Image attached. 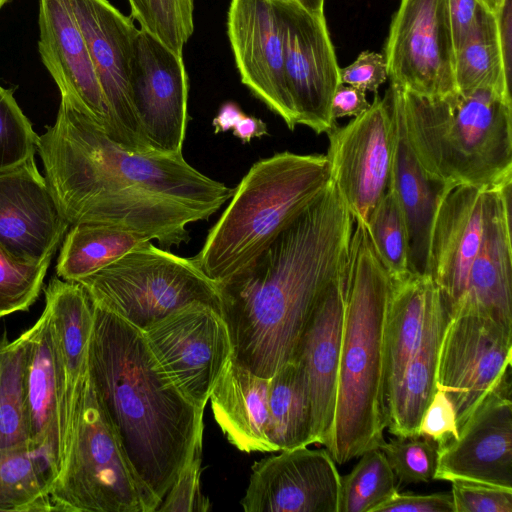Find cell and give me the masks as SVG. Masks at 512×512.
Listing matches in <instances>:
<instances>
[{"label":"cell","mask_w":512,"mask_h":512,"mask_svg":"<svg viewBox=\"0 0 512 512\" xmlns=\"http://www.w3.org/2000/svg\"><path fill=\"white\" fill-rule=\"evenodd\" d=\"M37 152L70 226L114 225L166 250L188 242L187 225L209 219L234 192L193 168L183 154L121 147L64 98L54 124L38 136Z\"/></svg>","instance_id":"1"},{"label":"cell","mask_w":512,"mask_h":512,"mask_svg":"<svg viewBox=\"0 0 512 512\" xmlns=\"http://www.w3.org/2000/svg\"><path fill=\"white\" fill-rule=\"evenodd\" d=\"M354 223L331 180L250 263L217 284L236 363L271 378L292 361L319 299L348 264Z\"/></svg>","instance_id":"2"},{"label":"cell","mask_w":512,"mask_h":512,"mask_svg":"<svg viewBox=\"0 0 512 512\" xmlns=\"http://www.w3.org/2000/svg\"><path fill=\"white\" fill-rule=\"evenodd\" d=\"M94 306L88 376L128 464L146 512H155L203 439L204 409L185 398L144 334Z\"/></svg>","instance_id":"3"},{"label":"cell","mask_w":512,"mask_h":512,"mask_svg":"<svg viewBox=\"0 0 512 512\" xmlns=\"http://www.w3.org/2000/svg\"><path fill=\"white\" fill-rule=\"evenodd\" d=\"M392 280L365 225L355 220L334 422L326 450L337 464L379 448L387 428V318Z\"/></svg>","instance_id":"4"},{"label":"cell","mask_w":512,"mask_h":512,"mask_svg":"<svg viewBox=\"0 0 512 512\" xmlns=\"http://www.w3.org/2000/svg\"><path fill=\"white\" fill-rule=\"evenodd\" d=\"M421 166L449 185L494 188L512 182V101L491 89L428 98L387 89Z\"/></svg>","instance_id":"5"},{"label":"cell","mask_w":512,"mask_h":512,"mask_svg":"<svg viewBox=\"0 0 512 512\" xmlns=\"http://www.w3.org/2000/svg\"><path fill=\"white\" fill-rule=\"evenodd\" d=\"M331 182L324 154L276 153L255 162L192 257L220 283L250 263Z\"/></svg>","instance_id":"6"},{"label":"cell","mask_w":512,"mask_h":512,"mask_svg":"<svg viewBox=\"0 0 512 512\" xmlns=\"http://www.w3.org/2000/svg\"><path fill=\"white\" fill-rule=\"evenodd\" d=\"M93 304L141 331L193 302L220 312L217 283L193 258L172 254L145 241L99 271L76 281Z\"/></svg>","instance_id":"7"},{"label":"cell","mask_w":512,"mask_h":512,"mask_svg":"<svg viewBox=\"0 0 512 512\" xmlns=\"http://www.w3.org/2000/svg\"><path fill=\"white\" fill-rule=\"evenodd\" d=\"M49 497L53 511L146 512L138 482L88 373L79 397L74 434Z\"/></svg>","instance_id":"8"},{"label":"cell","mask_w":512,"mask_h":512,"mask_svg":"<svg viewBox=\"0 0 512 512\" xmlns=\"http://www.w3.org/2000/svg\"><path fill=\"white\" fill-rule=\"evenodd\" d=\"M511 356L512 322L477 308L459 306L448 311L436 387L451 400L459 430L510 374Z\"/></svg>","instance_id":"9"},{"label":"cell","mask_w":512,"mask_h":512,"mask_svg":"<svg viewBox=\"0 0 512 512\" xmlns=\"http://www.w3.org/2000/svg\"><path fill=\"white\" fill-rule=\"evenodd\" d=\"M331 180L354 220L363 224L392 185L396 120L388 93L327 133Z\"/></svg>","instance_id":"10"},{"label":"cell","mask_w":512,"mask_h":512,"mask_svg":"<svg viewBox=\"0 0 512 512\" xmlns=\"http://www.w3.org/2000/svg\"><path fill=\"white\" fill-rule=\"evenodd\" d=\"M161 369L190 402L204 409L232 357L221 313L193 302L142 331Z\"/></svg>","instance_id":"11"},{"label":"cell","mask_w":512,"mask_h":512,"mask_svg":"<svg viewBox=\"0 0 512 512\" xmlns=\"http://www.w3.org/2000/svg\"><path fill=\"white\" fill-rule=\"evenodd\" d=\"M383 55L391 84L428 98L456 93L448 0H400Z\"/></svg>","instance_id":"12"},{"label":"cell","mask_w":512,"mask_h":512,"mask_svg":"<svg viewBox=\"0 0 512 512\" xmlns=\"http://www.w3.org/2000/svg\"><path fill=\"white\" fill-rule=\"evenodd\" d=\"M86 41L108 112L106 134L134 152L153 151L141 131L130 89L138 29L108 0H67Z\"/></svg>","instance_id":"13"},{"label":"cell","mask_w":512,"mask_h":512,"mask_svg":"<svg viewBox=\"0 0 512 512\" xmlns=\"http://www.w3.org/2000/svg\"><path fill=\"white\" fill-rule=\"evenodd\" d=\"M284 32V75L297 124L316 134L335 126L330 115L340 82V67L324 14H313L295 1L278 0Z\"/></svg>","instance_id":"14"},{"label":"cell","mask_w":512,"mask_h":512,"mask_svg":"<svg viewBox=\"0 0 512 512\" xmlns=\"http://www.w3.org/2000/svg\"><path fill=\"white\" fill-rule=\"evenodd\" d=\"M130 89L141 131L150 148L163 154H182L189 91L182 55L138 29Z\"/></svg>","instance_id":"15"},{"label":"cell","mask_w":512,"mask_h":512,"mask_svg":"<svg viewBox=\"0 0 512 512\" xmlns=\"http://www.w3.org/2000/svg\"><path fill=\"white\" fill-rule=\"evenodd\" d=\"M227 33L241 82L294 130L298 124L284 75L279 1L231 0Z\"/></svg>","instance_id":"16"},{"label":"cell","mask_w":512,"mask_h":512,"mask_svg":"<svg viewBox=\"0 0 512 512\" xmlns=\"http://www.w3.org/2000/svg\"><path fill=\"white\" fill-rule=\"evenodd\" d=\"M340 500L335 460L304 446L256 461L240 504L245 512H340Z\"/></svg>","instance_id":"17"},{"label":"cell","mask_w":512,"mask_h":512,"mask_svg":"<svg viewBox=\"0 0 512 512\" xmlns=\"http://www.w3.org/2000/svg\"><path fill=\"white\" fill-rule=\"evenodd\" d=\"M509 376L482 401L460 428L458 438L438 448L434 480L512 488Z\"/></svg>","instance_id":"18"},{"label":"cell","mask_w":512,"mask_h":512,"mask_svg":"<svg viewBox=\"0 0 512 512\" xmlns=\"http://www.w3.org/2000/svg\"><path fill=\"white\" fill-rule=\"evenodd\" d=\"M44 310L48 316L58 369L61 473L74 434L79 397L88 373L94 306L80 283L56 276L45 289Z\"/></svg>","instance_id":"19"},{"label":"cell","mask_w":512,"mask_h":512,"mask_svg":"<svg viewBox=\"0 0 512 512\" xmlns=\"http://www.w3.org/2000/svg\"><path fill=\"white\" fill-rule=\"evenodd\" d=\"M491 189L458 185L450 187L439 202L430 236L428 275L447 310L465 293L471 265L483 242Z\"/></svg>","instance_id":"20"},{"label":"cell","mask_w":512,"mask_h":512,"mask_svg":"<svg viewBox=\"0 0 512 512\" xmlns=\"http://www.w3.org/2000/svg\"><path fill=\"white\" fill-rule=\"evenodd\" d=\"M70 224L31 157L0 172V245L16 258H52Z\"/></svg>","instance_id":"21"},{"label":"cell","mask_w":512,"mask_h":512,"mask_svg":"<svg viewBox=\"0 0 512 512\" xmlns=\"http://www.w3.org/2000/svg\"><path fill=\"white\" fill-rule=\"evenodd\" d=\"M347 266L319 299L292 359L299 365L306 380L315 444L325 448L331 438L335 414Z\"/></svg>","instance_id":"22"},{"label":"cell","mask_w":512,"mask_h":512,"mask_svg":"<svg viewBox=\"0 0 512 512\" xmlns=\"http://www.w3.org/2000/svg\"><path fill=\"white\" fill-rule=\"evenodd\" d=\"M38 50L61 98L106 132L108 112L84 36L67 0H39Z\"/></svg>","instance_id":"23"},{"label":"cell","mask_w":512,"mask_h":512,"mask_svg":"<svg viewBox=\"0 0 512 512\" xmlns=\"http://www.w3.org/2000/svg\"><path fill=\"white\" fill-rule=\"evenodd\" d=\"M511 188L512 182L490 191L483 242L471 265L465 293L452 309L477 308L512 322Z\"/></svg>","instance_id":"24"},{"label":"cell","mask_w":512,"mask_h":512,"mask_svg":"<svg viewBox=\"0 0 512 512\" xmlns=\"http://www.w3.org/2000/svg\"><path fill=\"white\" fill-rule=\"evenodd\" d=\"M396 120L392 188L398 198L408 234L409 269L428 275L429 245L434 217L449 186L432 177L412 151L399 112L388 92Z\"/></svg>","instance_id":"25"},{"label":"cell","mask_w":512,"mask_h":512,"mask_svg":"<svg viewBox=\"0 0 512 512\" xmlns=\"http://www.w3.org/2000/svg\"><path fill=\"white\" fill-rule=\"evenodd\" d=\"M232 357L210 394L214 418L227 440L242 452H276L268 435V387Z\"/></svg>","instance_id":"26"},{"label":"cell","mask_w":512,"mask_h":512,"mask_svg":"<svg viewBox=\"0 0 512 512\" xmlns=\"http://www.w3.org/2000/svg\"><path fill=\"white\" fill-rule=\"evenodd\" d=\"M25 332L28 445L50 462L57 478L61 467L58 436L59 380L45 310Z\"/></svg>","instance_id":"27"},{"label":"cell","mask_w":512,"mask_h":512,"mask_svg":"<svg viewBox=\"0 0 512 512\" xmlns=\"http://www.w3.org/2000/svg\"><path fill=\"white\" fill-rule=\"evenodd\" d=\"M447 318L444 299L435 285L420 344L387 400V428L397 438L418 437L420 420L437 389L438 353Z\"/></svg>","instance_id":"28"},{"label":"cell","mask_w":512,"mask_h":512,"mask_svg":"<svg viewBox=\"0 0 512 512\" xmlns=\"http://www.w3.org/2000/svg\"><path fill=\"white\" fill-rule=\"evenodd\" d=\"M434 286L429 275L411 273L401 280H392L386 333L387 400L420 344Z\"/></svg>","instance_id":"29"},{"label":"cell","mask_w":512,"mask_h":512,"mask_svg":"<svg viewBox=\"0 0 512 512\" xmlns=\"http://www.w3.org/2000/svg\"><path fill=\"white\" fill-rule=\"evenodd\" d=\"M268 415V435L277 451L315 444L308 388L297 363H286L270 378Z\"/></svg>","instance_id":"30"},{"label":"cell","mask_w":512,"mask_h":512,"mask_svg":"<svg viewBox=\"0 0 512 512\" xmlns=\"http://www.w3.org/2000/svg\"><path fill=\"white\" fill-rule=\"evenodd\" d=\"M148 240L140 234L114 225H71L60 250L56 274L65 281H78Z\"/></svg>","instance_id":"31"},{"label":"cell","mask_w":512,"mask_h":512,"mask_svg":"<svg viewBox=\"0 0 512 512\" xmlns=\"http://www.w3.org/2000/svg\"><path fill=\"white\" fill-rule=\"evenodd\" d=\"M454 77L456 90L462 95L491 89L511 97V75L505 68L496 15L486 5L455 53Z\"/></svg>","instance_id":"32"},{"label":"cell","mask_w":512,"mask_h":512,"mask_svg":"<svg viewBox=\"0 0 512 512\" xmlns=\"http://www.w3.org/2000/svg\"><path fill=\"white\" fill-rule=\"evenodd\" d=\"M50 462L28 444L0 449V511L49 512Z\"/></svg>","instance_id":"33"},{"label":"cell","mask_w":512,"mask_h":512,"mask_svg":"<svg viewBox=\"0 0 512 512\" xmlns=\"http://www.w3.org/2000/svg\"><path fill=\"white\" fill-rule=\"evenodd\" d=\"M26 339L0 336V449L28 444Z\"/></svg>","instance_id":"34"},{"label":"cell","mask_w":512,"mask_h":512,"mask_svg":"<svg viewBox=\"0 0 512 512\" xmlns=\"http://www.w3.org/2000/svg\"><path fill=\"white\" fill-rule=\"evenodd\" d=\"M341 477L340 512H372L398 490L397 478L379 448L364 452Z\"/></svg>","instance_id":"35"},{"label":"cell","mask_w":512,"mask_h":512,"mask_svg":"<svg viewBox=\"0 0 512 512\" xmlns=\"http://www.w3.org/2000/svg\"><path fill=\"white\" fill-rule=\"evenodd\" d=\"M364 225L391 280H401L410 275L408 234L392 185Z\"/></svg>","instance_id":"36"},{"label":"cell","mask_w":512,"mask_h":512,"mask_svg":"<svg viewBox=\"0 0 512 512\" xmlns=\"http://www.w3.org/2000/svg\"><path fill=\"white\" fill-rule=\"evenodd\" d=\"M131 16L142 30L159 39L176 54L194 31L193 0H128Z\"/></svg>","instance_id":"37"},{"label":"cell","mask_w":512,"mask_h":512,"mask_svg":"<svg viewBox=\"0 0 512 512\" xmlns=\"http://www.w3.org/2000/svg\"><path fill=\"white\" fill-rule=\"evenodd\" d=\"M50 261L21 260L0 245V318L29 309L39 296Z\"/></svg>","instance_id":"38"},{"label":"cell","mask_w":512,"mask_h":512,"mask_svg":"<svg viewBox=\"0 0 512 512\" xmlns=\"http://www.w3.org/2000/svg\"><path fill=\"white\" fill-rule=\"evenodd\" d=\"M37 141L38 135L12 91L0 85V172L34 157Z\"/></svg>","instance_id":"39"},{"label":"cell","mask_w":512,"mask_h":512,"mask_svg":"<svg viewBox=\"0 0 512 512\" xmlns=\"http://www.w3.org/2000/svg\"><path fill=\"white\" fill-rule=\"evenodd\" d=\"M418 438H398L384 442L379 447L400 483H428L434 480L438 446L429 439Z\"/></svg>","instance_id":"40"},{"label":"cell","mask_w":512,"mask_h":512,"mask_svg":"<svg viewBox=\"0 0 512 512\" xmlns=\"http://www.w3.org/2000/svg\"><path fill=\"white\" fill-rule=\"evenodd\" d=\"M202 445L198 446L191 460L156 509L157 512H205L209 500L200 491ZM155 511V512H156Z\"/></svg>","instance_id":"41"},{"label":"cell","mask_w":512,"mask_h":512,"mask_svg":"<svg viewBox=\"0 0 512 512\" xmlns=\"http://www.w3.org/2000/svg\"><path fill=\"white\" fill-rule=\"evenodd\" d=\"M454 512H512V488L453 481Z\"/></svg>","instance_id":"42"},{"label":"cell","mask_w":512,"mask_h":512,"mask_svg":"<svg viewBox=\"0 0 512 512\" xmlns=\"http://www.w3.org/2000/svg\"><path fill=\"white\" fill-rule=\"evenodd\" d=\"M458 436L455 408L447 394L436 389L420 420L418 437L429 439L440 448Z\"/></svg>","instance_id":"43"},{"label":"cell","mask_w":512,"mask_h":512,"mask_svg":"<svg viewBox=\"0 0 512 512\" xmlns=\"http://www.w3.org/2000/svg\"><path fill=\"white\" fill-rule=\"evenodd\" d=\"M340 82L359 88L365 92L377 93L387 80V63L380 53L363 51L350 65L340 68Z\"/></svg>","instance_id":"44"},{"label":"cell","mask_w":512,"mask_h":512,"mask_svg":"<svg viewBox=\"0 0 512 512\" xmlns=\"http://www.w3.org/2000/svg\"><path fill=\"white\" fill-rule=\"evenodd\" d=\"M372 512H454L451 492L431 494L397 491Z\"/></svg>","instance_id":"45"},{"label":"cell","mask_w":512,"mask_h":512,"mask_svg":"<svg viewBox=\"0 0 512 512\" xmlns=\"http://www.w3.org/2000/svg\"><path fill=\"white\" fill-rule=\"evenodd\" d=\"M483 5L481 0H448L455 53L470 35Z\"/></svg>","instance_id":"46"},{"label":"cell","mask_w":512,"mask_h":512,"mask_svg":"<svg viewBox=\"0 0 512 512\" xmlns=\"http://www.w3.org/2000/svg\"><path fill=\"white\" fill-rule=\"evenodd\" d=\"M366 92L354 86L340 83L333 95L330 115L335 122L339 118L362 115L370 108Z\"/></svg>","instance_id":"47"},{"label":"cell","mask_w":512,"mask_h":512,"mask_svg":"<svg viewBox=\"0 0 512 512\" xmlns=\"http://www.w3.org/2000/svg\"><path fill=\"white\" fill-rule=\"evenodd\" d=\"M232 133L235 137L240 139L242 143H248L253 138L267 135L268 128L263 120L244 114L232 129Z\"/></svg>","instance_id":"48"},{"label":"cell","mask_w":512,"mask_h":512,"mask_svg":"<svg viewBox=\"0 0 512 512\" xmlns=\"http://www.w3.org/2000/svg\"><path fill=\"white\" fill-rule=\"evenodd\" d=\"M244 114L237 103L225 102L212 121L214 132L217 134L232 130Z\"/></svg>","instance_id":"49"},{"label":"cell","mask_w":512,"mask_h":512,"mask_svg":"<svg viewBox=\"0 0 512 512\" xmlns=\"http://www.w3.org/2000/svg\"><path fill=\"white\" fill-rule=\"evenodd\" d=\"M297 4L313 14H324V0H294Z\"/></svg>","instance_id":"50"},{"label":"cell","mask_w":512,"mask_h":512,"mask_svg":"<svg viewBox=\"0 0 512 512\" xmlns=\"http://www.w3.org/2000/svg\"><path fill=\"white\" fill-rule=\"evenodd\" d=\"M486 7H488L494 13L499 9L504 0H481Z\"/></svg>","instance_id":"51"},{"label":"cell","mask_w":512,"mask_h":512,"mask_svg":"<svg viewBox=\"0 0 512 512\" xmlns=\"http://www.w3.org/2000/svg\"><path fill=\"white\" fill-rule=\"evenodd\" d=\"M10 0H0V9Z\"/></svg>","instance_id":"52"},{"label":"cell","mask_w":512,"mask_h":512,"mask_svg":"<svg viewBox=\"0 0 512 512\" xmlns=\"http://www.w3.org/2000/svg\"><path fill=\"white\" fill-rule=\"evenodd\" d=\"M283 1H294V0H283Z\"/></svg>","instance_id":"53"}]
</instances>
